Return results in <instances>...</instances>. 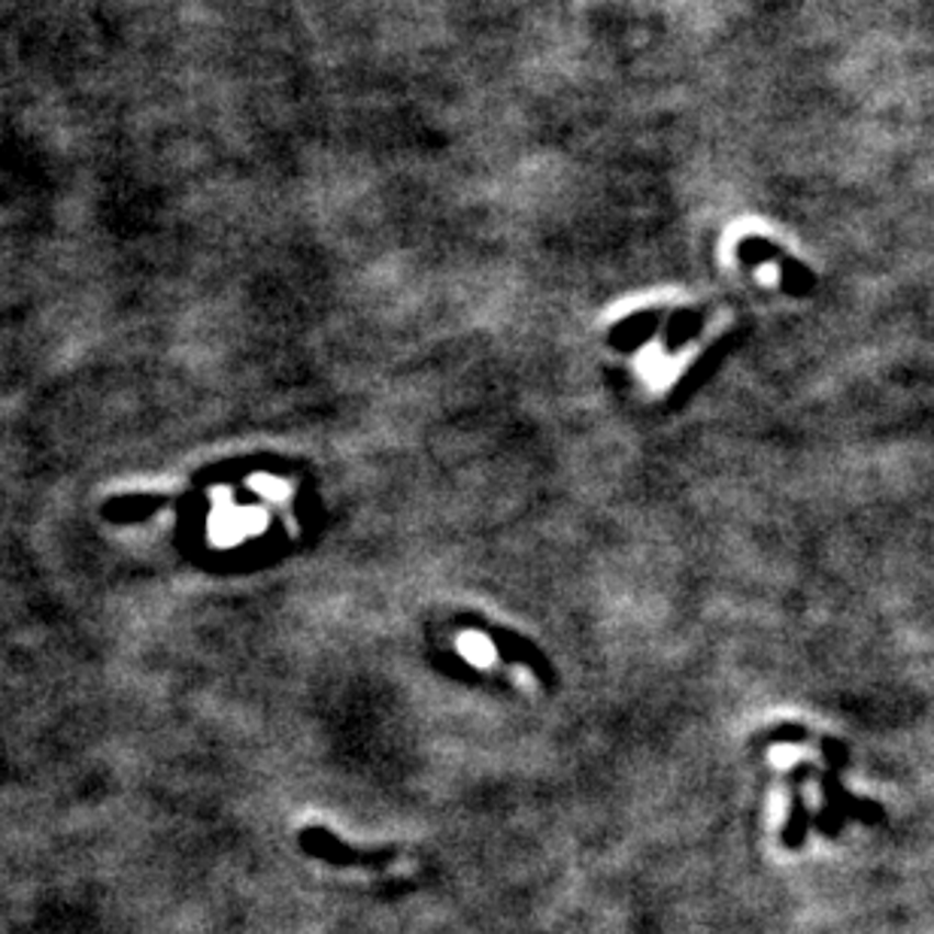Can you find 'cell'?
<instances>
[{"label": "cell", "mask_w": 934, "mask_h": 934, "mask_svg": "<svg viewBox=\"0 0 934 934\" xmlns=\"http://www.w3.org/2000/svg\"><path fill=\"white\" fill-rule=\"evenodd\" d=\"M738 252V261L743 268H762V265H774L780 270V289L786 295L792 297H807L813 289H817V273L807 268L804 261L792 258L786 249H780L777 244H770L768 237H758V234H750L743 237L741 244L734 246Z\"/></svg>", "instance_id": "obj_1"}, {"label": "cell", "mask_w": 934, "mask_h": 934, "mask_svg": "<svg viewBox=\"0 0 934 934\" xmlns=\"http://www.w3.org/2000/svg\"><path fill=\"white\" fill-rule=\"evenodd\" d=\"M820 789H822V804L837 807L844 813L846 820H856L862 825H880L886 820L884 804L870 801V798H858L844 786L841 774L834 770H825L820 777Z\"/></svg>", "instance_id": "obj_2"}, {"label": "cell", "mask_w": 934, "mask_h": 934, "mask_svg": "<svg viewBox=\"0 0 934 934\" xmlns=\"http://www.w3.org/2000/svg\"><path fill=\"white\" fill-rule=\"evenodd\" d=\"M659 322H662L659 310H640V313L616 325L614 331H610V344L619 346V349H634V346L646 344L653 337Z\"/></svg>", "instance_id": "obj_3"}, {"label": "cell", "mask_w": 934, "mask_h": 934, "mask_svg": "<svg viewBox=\"0 0 934 934\" xmlns=\"http://www.w3.org/2000/svg\"><path fill=\"white\" fill-rule=\"evenodd\" d=\"M810 822H813V813H810L804 795H801V786H792V810H789V820H786L780 834L783 846L786 849H801L807 844Z\"/></svg>", "instance_id": "obj_4"}, {"label": "cell", "mask_w": 934, "mask_h": 934, "mask_svg": "<svg viewBox=\"0 0 934 934\" xmlns=\"http://www.w3.org/2000/svg\"><path fill=\"white\" fill-rule=\"evenodd\" d=\"M701 328H705V313L701 310H679V313H674L671 325H667V346L677 349V346H683L691 337H698Z\"/></svg>", "instance_id": "obj_5"}, {"label": "cell", "mask_w": 934, "mask_h": 934, "mask_svg": "<svg viewBox=\"0 0 934 934\" xmlns=\"http://www.w3.org/2000/svg\"><path fill=\"white\" fill-rule=\"evenodd\" d=\"M820 750L822 755H825V762H829V770H834V774H844V770L849 768V746H846L844 741H837V738H822Z\"/></svg>", "instance_id": "obj_6"}, {"label": "cell", "mask_w": 934, "mask_h": 934, "mask_svg": "<svg viewBox=\"0 0 934 934\" xmlns=\"http://www.w3.org/2000/svg\"><path fill=\"white\" fill-rule=\"evenodd\" d=\"M461 650H464V655H468L471 662H476V665H486V662L495 659V646L483 638H464L461 640Z\"/></svg>", "instance_id": "obj_7"}, {"label": "cell", "mask_w": 934, "mask_h": 934, "mask_svg": "<svg viewBox=\"0 0 934 934\" xmlns=\"http://www.w3.org/2000/svg\"><path fill=\"white\" fill-rule=\"evenodd\" d=\"M810 731L804 725H780L768 734V743H807Z\"/></svg>", "instance_id": "obj_8"}]
</instances>
